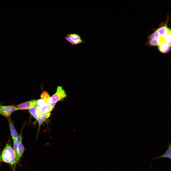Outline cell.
Listing matches in <instances>:
<instances>
[{"instance_id": "cell-1", "label": "cell", "mask_w": 171, "mask_h": 171, "mask_svg": "<svg viewBox=\"0 0 171 171\" xmlns=\"http://www.w3.org/2000/svg\"><path fill=\"white\" fill-rule=\"evenodd\" d=\"M1 157L4 162L10 163L12 165L14 164L15 157L14 151L9 143L6 144L3 150Z\"/></svg>"}, {"instance_id": "cell-2", "label": "cell", "mask_w": 171, "mask_h": 171, "mask_svg": "<svg viewBox=\"0 0 171 171\" xmlns=\"http://www.w3.org/2000/svg\"><path fill=\"white\" fill-rule=\"evenodd\" d=\"M64 38L72 46H75L84 42L81 36L76 33L67 34L64 37Z\"/></svg>"}, {"instance_id": "cell-3", "label": "cell", "mask_w": 171, "mask_h": 171, "mask_svg": "<svg viewBox=\"0 0 171 171\" xmlns=\"http://www.w3.org/2000/svg\"><path fill=\"white\" fill-rule=\"evenodd\" d=\"M19 110L15 105H5L0 104V114L8 118L14 112Z\"/></svg>"}, {"instance_id": "cell-4", "label": "cell", "mask_w": 171, "mask_h": 171, "mask_svg": "<svg viewBox=\"0 0 171 171\" xmlns=\"http://www.w3.org/2000/svg\"><path fill=\"white\" fill-rule=\"evenodd\" d=\"M66 96L65 91L62 86H58L56 92L51 97L52 103H56L62 100Z\"/></svg>"}, {"instance_id": "cell-5", "label": "cell", "mask_w": 171, "mask_h": 171, "mask_svg": "<svg viewBox=\"0 0 171 171\" xmlns=\"http://www.w3.org/2000/svg\"><path fill=\"white\" fill-rule=\"evenodd\" d=\"M37 100H32L15 106L19 110L29 109L37 105Z\"/></svg>"}, {"instance_id": "cell-6", "label": "cell", "mask_w": 171, "mask_h": 171, "mask_svg": "<svg viewBox=\"0 0 171 171\" xmlns=\"http://www.w3.org/2000/svg\"><path fill=\"white\" fill-rule=\"evenodd\" d=\"M22 137L21 133H20L15 140L13 141V149L15 155V161L14 163V168L16 163L19 161L17 157V148L18 144L22 142Z\"/></svg>"}, {"instance_id": "cell-7", "label": "cell", "mask_w": 171, "mask_h": 171, "mask_svg": "<svg viewBox=\"0 0 171 171\" xmlns=\"http://www.w3.org/2000/svg\"><path fill=\"white\" fill-rule=\"evenodd\" d=\"M7 119L11 136L13 141H14L16 140L18 136V134L14 125L10 117Z\"/></svg>"}, {"instance_id": "cell-8", "label": "cell", "mask_w": 171, "mask_h": 171, "mask_svg": "<svg viewBox=\"0 0 171 171\" xmlns=\"http://www.w3.org/2000/svg\"><path fill=\"white\" fill-rule=\"evenodd\" d=\"M40 97L41 99L44 100L45 103L50 104L53 109L56 103H52L51 97L47 92H43L41 94Z\"/></svg>"}, {"instance_id": "cell-9", "label": "cell", "mask_w": 171, "mask_h": 171, "mask_svg": "<svg viewBox=\"0 0 171 171\" xmlns=\"http://www.w3.org/2000/svg\"><path fill=\"white\" fill-rule=\"evenodd\" d=\"M167 25L166 24L164 26L160 27L157 30L161 36L162 37L171 33V29L168 28Z\"/></svg>"}, {"instance_id": "cell-10", "label": "cell", "mask_w": 171, "mask_h": 171, "mask_svg": "<svg viewBox=\"0 0 171 171\" xmlns=\"http://www.w3.org/2000/svg\"><path fill=\"white\" fill-rule=\"evenodd\" d=\"M158 49L161 53H166L169 52L170 49V47L166 42H163L158 47Z\"/></svg>"}, {"instance_id": "cell-11", "label": "cell", "mask_w": 171, "mask_h": 171, "mask_svg": "<svg viewBox=\"0 0 171 171\" xmlns=\"http://www.w3.org/2000/svg\"><path fill=\"white\" fill-rule=\"evenodd\" d=\"M171 145L169 142H168V146L167 150L162 155L157 157L153 158L151 160L152 161L156 159L160 158H166L170 159L171 158Z\"/></svg>"}, {"instance_id": "cell-12", "label": "cell", "mask_w": 171, "mask_h": 171, "mask_svg": "<svg viewBox=\"0 0 171 171\" xmlns=\"http://www.w3.org/2000/svg\"><path fill=\"white\" fill-rule=\"evenodd\" d=\"M53 109L50 104L44 103L41 108V112L43 114H47L50 113Z\"/></svg>"}, {"instance_id": "cell-13", "label": "cell", "mask_w": 171, "mask_h": 171, "mask_svg": "<svg viewBox=\"0 0 171 171\" xmlns=\"http://www.w3.org/2000/svg\"><path fill=\"white\" fill-rule=\"evenodd\" d=\"M50 114V113L47 114H42L38 117V118L37 120L39 124L38 131H39L41 124L44 121H45L46 119L49 117Z\"/></svg>"}, {"instance_id": "cell-14", "label": "cell", "mask_w": 171, "mask_h": 171, "mask_svg": "<svg viewBox=\"0 0 171 171\" xmlns=\"http://www.w3.org/2000/svg\"><path fill=\"white\" fill-rule=\"evenodd\" d=\"M148 39L150 40L157 39L163 41V37H161L156 30L153 33L149 35L148 37Z\"/></svg>"}, {"instance_id": "cell-15", "label": "cell", "mask_w": 171, "mask_h": 171, "mask_svg": "<svg viewBox=\"0 0 171 171\" xmlns=\"http://www.w3.org/2000/svg\"><path fill=\"white\" fill-rule=\"evenodd\" d=\"M24 150V147L22 142H21L18 144L17 148V157L19 160L22 156Z\"/></svg>"}, {"instance_id": "cell-16", "label": "cell", "mask_w": 171, "mask_h": 171, "mask_svg": "<svg viewBox=\"0 0 171 171\" xmlns=\"http://www.w3.org/2000/svg\"><path fill=\"white\" fill-rule=\"evenodd\" d=\"M44 103L42 99H39L37 100V112L38 117L42 114L41 109Z\"/></svg>"}, {"instance_id": "cell-17", "label": "cell", "mask_w": 171, "mask_h": 171, "mask_svg": "<svg viewBox=\"0 0 171 171\" xmlns=\"http://www.w3.org/2000/svg\"><path fill=\"white\" fill-rule=\"evenodd\" d=\"M37 105L34 106L29 109V111L32 116L37 120L38 116L37 112Z\"/></svg>"}, {"instance_id": "cell-18", "label": "cell", "mask_w": 171, "mask_h": 171, "mask_svg": "<svg viewBox=\"0 0 171 171\" xmlns=\"http://www.w3.org/2000/svg\"><path fill=\"white\" fill-rule=\"evenodd\" d=\"M162 42L161 40H150L148 42L147 44L151 46H159Z\"/></svg>"}, {"instance_id": "cell-19", "label": "cell", "mask_w": 171, "mask_h": 171, "mask_svg": "<svg viewBox=\"0 0 171 171\" xmlns=\"http://www.w3.org/2000/svg\"><path fill=\"white\" fill-rule=\"evenodd\" d=\"M163 41L167 44L171 42V33L167 34L163 37Z\"/></svg>"}, {"instance_id": "cell-20", "label": "cell", "mask_w": 171, "mask_h": 171, "mask_svg": "<svg viewBox=\"0 0 171 171\" xmlns=\"http://www.w3.org/2000/svg\"><path fill=\"white\" fill-rule=\"evenodd\" d=\"M2 159L0 153V162L2 161Z\"/></svg>"}, {"instance_id": "cell-21", "label": "cell", "mask_w": 171, "mask_h": 171, "mask_svg": "<svg viewBox=\"0 0 171 171\" xmlns=\"http://www.w3.org/2000/svg\"></svg>"}]
</instances>
